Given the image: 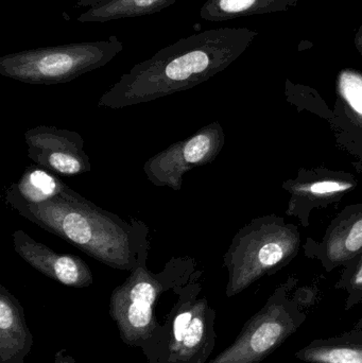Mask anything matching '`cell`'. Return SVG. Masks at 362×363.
Instances as JSON below:
<instances>
[{"label":"cell","mask_w":362,"mask_h":363,"mask_svg":"<svg viewBox=\"0 0 362 363\" xmlns=\"http://www.w3.org/2000/svg\"><path fill=\"white\" fill-rule=\"evenodd\" d=\"M6 204L21 217L116 270L130 271L148 260L149 228L140 220L120 216L94 204L70 187L44 202H28L14 184Z\"/></svg>","instance_id":"1"},{"label":"cell","mask_w":362,"mask_h":363,"mask_svg":"<svg viewBox=\"0 0 362 363\" xmlns=\"http://www.w3.org/2000/svg\"><path fill=\"white\" fill-rule=\"evenodd\" d=\"M210 33L182 38L136 64L100 97L98 106L118 110L147 104L208 80L219 68Z\"/></svg>","instance_id":"2"},{"label":"cell","mask_w":362,"mask_h":363,"mask_svg":"<svg viewBox=\"0 0 362 363\" xmlns=\"http://www.w3.org/2000/svg\"><path fill=\"white\" fill-rule=\"evenodd\" d=\"M202 274L193 257H174L163 270L151 272L147 262L138 264L111 294L108 313L125 345L144 349L161 328L157 306L166 292L174 291Z\"/></svg>","instance_id":"3"},{"label":"cell","mask_w":362,"mask_h":363,"mask_svg":"<svg viewBox=\"0 0 362 363\" xmlns=\"http://www.w3.org/2000/svg\"><path fill=\"white\" fill-rule=\"evenodd\" d=\"M201 275V274H200ZM200 275L174 288L176 302L142 350L148 363H208L216 345V311L200 298Z\"/></svg>","instance_id":"4"},{"label":"cell","mask_w":362,"mask_h":363,"mask_svg":"<svg viewBox=\"0 0 362 363\" xmlns=\"http://www.w3.org/2000/svg\"><path fill=\"white\" fill-rule=\"evenodd\" d=\"M123 50V42L111 36L108 40L19 51L0 57V74L27 84H62L103 67Z\"/></svg>","instance_id":"5"},{"label":"cell","mask_w":362,"mask_h":363,"mask_svg":"<svg viewBox=\"0 0 362 363\" xmlns=\"http://www.w3.org/2000/svg\"><path fill=\"white\" fill-rule=\"evenodd\" d=\"M306 315L289 301L272 298L247 321L236 340L208 363H261L293 336Z\"/></svg>","instance_id":"6"},{"label":"cell","mask_w":362,"mask_h":363,"mask_svg":"<svg viewBox=\"0 0 362 363\" xmlns=\"http://www.w3.org/2000/svg\"><path fill=\"white\" fill-rule=\"evenodd\" d=\"M223 133L219 123L202 128L186 140L170 145L145 163L147 179L157 187L182 189L183 177L191 169L208 165L221 150Z\"/></svg>","instance_id":"7"},{"label":"cell","mask_w":362,"mask_h":363,"mask_svg":"<svg viewBox=\"0 0 362 363\" xmlns=\"http://www.w3.org/2000/svg\"><path fill=\"white\" fill-rule=\"evenodd\" d=\"M28 157L51 174L72 177L91 172L85 142L78 132L38 125L25 133Z\"/></svg>","instance_id":"8"},{"label":"cell","mask_w":362,"mask_h":363,"mask_svg":"<svg viewBox=\"0 0 362 363\" xmlns=\"http://www.w3.org/2000/svg\"><path fill=\"white\" fill-rule=\"evenodd\" d=\"M12 240L14 251L45 277L67 287L87 288L93 285V273L79 256L57 253L23 230H15Z\"/></svg>","instance_id":"9"},{"label":"cell","mask_w":362,"mask_h":363,"mask_svg":"<svg viewBox=\"0 0 362 363\" xmlns=\"http://www.w3.org/2000/svg\"><path fill=\"white\" fill-rule=\"evenodd\" d=\"M33 345L23 305L0 285V363H25Z\"/></svg>","instance_id":"10"},{"label":"cell","mask_w":362,"mask_h":363,"mask_svg":"<svg viewBox=\"0 0 362 363\" xmlns=\"http://www.w3.org/2000/svg\"><path fill=\"white\" fill-rule=\"evenodd\" d=\"M306 363H362V330L333 338L316 339L295 354Z\"/></svg>","instance_id":"11"},{"label":"cell","mask_w":362,"mask_h":363,"mask_svg":"<svg viewBox=\"0 0 362 363\" xmlns=\"http://www.w3.org/2000/svg\"><path fill=\"white\" fill-rule=\"evenodd\" d=\"M181 0H112L104 6L87 9L77 18L78 23H106L130 17L154 14Z\"/></svg>","instance_id":"12"},{"label":"cell","mask_w":362,"mask_h":363,"mask_svg":"<svg viewBox=\"0 0 362 363\" xmlns=\"http://www.w3.org/2000/svg\"><path fill=\"white\" fill-rule=\"evenodd\" d=\"M14 184L15 188L28 202H44L55 198L67 187L51 172L40 168H29Z\"/></svg>","instance_id":"13"},{"label":"cell","mask_w":362,"mask_h":363,"mask_svg":"<svg viewBox=\"0 0 362 363\" xmlns=\"http://www.w3.org/2000/svg\"><path fill=\"white\" fill-rule=\"evenodd\" d=\"M255 0H217V4L210 6L205 4L201 10V17L205 19L217 10L225 13V14H235L248 10L253 6Z\"/></svg>","instance_id":"14"},{"label":"cell","mask_w":362,"mask_h":363,"mask_svg":"<svg viewBox=\"0 0 362 363\" xmlns=\"http://www.w3.org/2000/svg\"><path fill=\"white\" fill-rule=\"evenodd\" d=\"M284 257V250L278 243H267L259 250L257 254V262L261 268H270L276 266Z\"/></svg>","instance_id":"15"},{"label":"cell","mask_w":362,"mask_h":363,"mask_svg":"<svg viewBox=\"0 0 362 363\" xmlns=\"http://www.w3.org/2000/svg\"><path fill=\"white\" fill-rule=\"evenodd\" d=\"M344 91L352 108L362 114V81L355 77L346 79Z\"/></svg>","instance_id":"16"},{"label":"cell","mask_w":362,"mask_h":363,"mask_svg":"<svg viewBox=\"0 0 362 363\" xmlns=\"http://www.w3.org/2000/svg\"><path fill=\"white\" fill-rule=\"evenodd\" d=\"M350 298L346 302V309L352 308L362 298V262L349 281Z\"/></svg>","instance_id":"17"},{"label":"cell","mask_w":362,"mask_h":363,"mask_svg":"<svg viewBox=\"0 0 362 363\" xmlns=\"http://www.w3.org/2000/svg\"><path fill=\"white\" fill-rule=\"evenodd\" d=\"M351 188V184L342 183V182L325 181L317 182L310 186V191L315 194H331L335 192L344 191Z\"/></svg>","instance_id":"18"},{"label":"cell","mask_w":362,"mask_h":363,"mask_svg":"<svg viewBox=\"0 0 362 363\" xmlns=\"http://www.w3.org/2000/svg\"><path fill=\"white\" fill-rule=\"evenodd\" d=\"M346 247L348 251L356 252L362 247V220L357 221L351 228L346 239Z\"/></svg>","instance_id":"19"},{"label":"cell","mask_w":362,"mask_h":363,"mask_svg":"<svg viewBox=\"0 0 362 363\" xmlns=\"http://www.w3.org/2000/svg\"><path fill=\"white\" fill-rule=\"evenodd\" d=\"M111 1H112V0H79V1L77 2V6H78V8L94 9L104 6V4H108V2Z\"/></svg>","instance_id":"20"},{"label":"cell","mask_w":362,"mask_h":363,"mask_svg":"<svg viewBox=\"0 0 362 363\" xmlns=\"http://www.w3.org/2000/svg\"><path fill=\"white\" fill-rule=\"evenodd\" d=\"M53 363H77L74 358L72 355L67 353L65 349L59 350L55 353V360Z\"/></svg>","instance_id":"21"}]
</instances>
